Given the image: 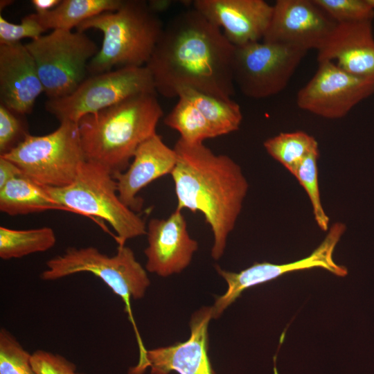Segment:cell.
<instances>
[{
	"instance_id": "6",
	"label": "cell",
	"mask_w": 374,
	"mask_h": 374,
	"mask_svg": "<svg viewBox=\"0 0 374 374\" xmlns=\"http://www.w3.org/2000/svg\"><path fill=\"white\" fill-rule=\"evenodd\" d=\"M147 270L137 261L134 251L118 245L114 256H108L93 247H69L60 255L46 262L40 277L49 281L78 273L87 272L101 279L123 300L125 312L137 336L139 350L145 349L132 316L131 300L143 298L150 284Z\"/></svg>"
},
{
	"instance_id": "27",
	"label": "cell",
	"mask_w": 374,
	"mask_h": 374,
	"mask_svg": "<svg viewBox=\"0 0 374 374\" xmlns=\"http://www.w3.org/2000/svg\"><path fill=\"white\" fill-rule=\"evenodd\" d=\"M30 354L6 328L0 330V374H37Z\"/></svg>"
},
{
	"instance_id": "17",
	"label": "cell",
	"mask_w": 374,
	"mask_h": 374,
	"mask_svg": "<svg viewBox=\"0 0 374 374\" xmlns=\"http://www.w3.org/2000/svg\"><path fill=\"white\" fill-rule=\"evenodd\" d=\"M42 93L44 89L36 64L26 45H0V104L26 115Z\"/></svg>"
},
{
	"instance_id": "18",
	"label": "cell",
	"mask_w": 374,
	"mask_h": 374,
	"mask_svg": "<svg viewBox=\"0 0 374 374\" xmlns=\"http://www.w3.org/2000/svg\"><path fill=\"white\" fill-rule=\"evenodd\" d=\"M372 22L337 23L317 51V61H332L353 75L374 81Z\"/></svg>"
},
{
	"instance_id": "2",
	"label": "cell",
	"mask_w": 374,
	"mask_h": 374,
	"mask_svg": "<svg viewBox=\"0 0 374 374\" xmlns=\"http://www.w3.org/2000/svg\"><path fill=\"white\" fill-rule=\"evenodd\" d=\"M174 149L177 161L171 176L176 209L204 215L213 235L211 256L218 260L241 213L248 181L233 159L214 153L204 143L190 145L179 139Z\"/></svg>"
},
{
	"instance_id": "13",
	"label": "cell",
	"mask_w": 374,
	"mask_h": 374,
	"mask_svg": "<svg viewBox=\"0 0 374 374\" xmlns=\"http://www.w3.org/2000/svg\"><path fill=\"white\" fill-rule=\"evenodd\" d=\"M336 24L312 0H277L262 41L318 51Z\"/></svg>"
},
{
	"instance_id": "12",
	"label": "cell",
	"mask_w": 374,
	"mask_h": 374,
	"mask_svg": "<svg viewBox=\"0 0 374 374\" xmlns=\"http://www.w3.org/2000/svg\"><path fill=\"white\" fill-rule=\"evenodd\" d=\"M345 231L346 225L342 222L333 224L324 240L310 256L294 262L280 265L257 262L240 272L229 271L216 266L217 271L226 280L228 288L211 306L213 319H217L246 289L276 278L285 273L320 267L338 276H346L348 274L346 267L337 265L333 259L335 249Z\"/></svg>"
},
{
	"instance_id": "19",
	"label": "cell",
	"mask_w": 374,
	"mask_h": 374,
	"mask_svg": "<svg viewBox=\"0 0 374 374\" xmlns=\"http://www.w3.org/2000/svg\"><path fill=\"white\" fill-rule=\"evenodd\" d=\"M177 161L174 148L168 146L160 135L148 138L139 146L128 168L113 176L121 200L134 211H141L143 200L138 193L158 178L171 175Z\"/></svg>"
},
{
	"instance_id": "30",
	"label": "cell",
	"mask_w": 374,
	"mask_h": 374,
	"mask_svg": "<svg viewBox=\"0 0 374 374\" xmlns=\"http://www.w3.org/2000/svg\"><path fill=\"white\" fill-rule=\"evenodd\" d=\"M46 30L39 22L36 13L24 17L19 24H14L0 15V45L19 43L24 38L37 39Z\"/></svg>"
},
{
	"instance_id": "34",
	"label": "cell",
	"mask_w": 374,
	"mask_h": 374,
	"mask_svg": "<svg viewBox=\"0 0 374 374\" xmlns=\"http://www.w3.org/2000/svg\"><path fill=\"white\" fill-rule=\"evenodd\" d=\"M150 8L154 12L162 11L166 9L170 2L168 1H150L148 2Z\"/></svg>"
},
{
	"instance_id": "35",
	"label": "cell",
	"mask_w": 374,
	"mask_h": 374,
	"mask_svg": "<svg viewBox=\"0 0 374 374\" xmlns=\"http://www.w3.org/2000/svg\"><path fill=\"white\" fill-rule=\"evenodd\" d=\"M10 2H12V1H9V0H3V1H0V8H1V10L2 9H3L6 6H9L10 3Z\"/></svg>"
},
{
	"instance_id": "15",
	"label": "cell",
	"mask_w": 374,
	"mask_h": 374,
	"mask_svg": "<svg viewBox=\"0 0 374 374\" xmlns=\"http://www.w3.org/2000/svg\"><path fill=\"white\" fill-rule=\"evenodd\" d=\"M145 269L166 277L182 271L190 263L198 242L192 238L181 211L165 219L152 218L146 230Z\"/></svg>"
},
{
	"instance_id": "10",
	"label": "cell",
	"mask_w": 374,
	"mask_h": 374,
	"mask_svg": "<svg viewBox=\"0 0 374 374\" xmlns=\"http://www.w3.org/2000/svg\"><path fill=\"white\" fill-rule=\"evenodd\" d=\"M306 53L262 40L235 46L233 60L235 85L244 96L253 99L278 94L285 89Z\"/></svg>"
},
{
	"instance_id": "14",
	"label": "cell",
	"mask_w": 374,
	"mask_h": 374,
	"mask_svg": "<svg viewBox=\"0 0 374 374\" xmlns=\"http://www.w3.org/2000/svg\"><path fill=\"white\" fill-rule=\"evenodd\" d=\"M212 307H203L196 311L190 322V336L184 342L146 350L139 357L136 366L130 368L129 374H143L147 368L151 374H215L208 355L210 320Z\"/></svg>"
},
{
	"instance_id": "20",
	"label": "cell",
	"mask_w": 374,
	"mask_h": 374,
	"mask_svg": "<svg viewBox=\"0 0 374 374\" xmlns=\"http://www.w3.org/2000/svg\"><path fill=\"white\" fill-rule=\"evenodd\" d=\"M47 210H68L56 204L46 187L21 174L0 188V211L15 216Z\"/></svg>"
},
{
	"instance_id": "24",
	"label": "cell",
	"mask_w": 374,
	"mask_h": 374,
	"mask_svg": "<svg viewBox=\"0 0 374 374\" xmlns=\"http://www.w3.org/2000/svg\"><path fill=\"white\" fill-rule=\"evenodd\" d=\"M163 123L177 131L179 139L187 144L203 143L206 139L217 137L200 112L183 97H178L177 103L164 118Z\"/></svg>"
},
{
	"instance_id": "1",
	"label": "cell",
	"mask_w": 374,
	"mask_h": 374,
	"mask_svg": "<svg viewBox=\"0 0 374 374\" xmlns=\"http://www.w3.org/2000/svg\"><path fill=\"white\" fill-rule=\"evenodd\" d=\"M235 48L220 28L193 7L163 26L145 66L156 92L166 98L190 87L229 100L235 93Z\"/></svg>"
},
{
	"instance_id": "5",
	"label": "cell",
	"mask_w": 374,
	"mask_h": 374,
	"mask_svg": "<svg viewBox=\"0 0 374 374\" xmlns=\"http://www.w3.org/2000/svg\"><path fill=\"white\" fill-rule=\"evenodd\" d=\"M45 187L53 200L68 211L108 222L116 233L118 245L146 235L144 220L123 203L116 179L98 163L86 161L74 181L67 186Z\"/></svg>"
},
{
	"instance_id": "21",
	"label": "cell",
	"mask_w": 374,
	"mask_h": 374,
	"mask_svg": "<svg viewBox=\"0 0 374 374\" xmlns=\"http://www.w3.org/2000/svg\"><path fill=\"white\" fill-rule=\"evenodd\" d=\"M123 0H62L53 10L36 13L45 30L77 28L82 22L105 12L114 11Z\"/></svg>"
},
{
	"instance_id": "29",
	"label": "cell",
	"mask_w": 374,
	"mask_h": 374,
	"mask_svg": "<svg viewBox=\"0 0 374 374\" xmlns=\"http://www.w3.org/2000/svg\"><path fill=\"white\" fill-rule=\"evenodd\" d=\"M29 134L25 115L0 104V156L11 151Z\"/></svg>"
},
{
	"instance_id": "11",
	"label": "cell",
	"mask_w": 374,
	"mask_h": 374,
	"mask_svg": "<svg viewBox=\"0 0 374 374\" xmlns=\"http://www.w3.org/2000/svg\"><path fill=\"white\" fill-rule=\"evenodd\" d=\"M317 71L297 93L296 105L317 116L338 119L374 93V81L353 75L334 62H318Z\"/></svg>"
},
{
	"instance_id": "16",
	"label": "cell",
	"mask_w": 374,
	"mask_h": 374,
	"mask_svg": "<svg viewBox=\"0 0 374 374\" xmlns=\"http://www.w3.org/2000/svg\"><path fill=\"white\" fill-rule=\"evenodd\" d=\"M193 6L235 46L262 40L273 13L263 0H195Z\"/></svg>"
},
{
	"instance_id": "7",
	"label": "cell",
	"mask_w": 374,
	"mask_h": 374,
	"mask_svg": "<svg viewBox=\"0 0 374 374\" xmlns=\"http://www.w3.org/2000/svg\"><path fill=\"white\" fill-rule=\"evenodd\" d=\"M21 172L46 187L71 184L87 161L78 123H60L53 132L41 136L29 134L8 153L1 155Z\"/></svg>"
},
{
	"instance_id": "31",
	"label": "cell",
	"mask_w": 374,
	"mask_h": 374,
	"mask_svg": "<svg viewBox=\"0 0 374 374\" xmlns=\"http://www.w3.org/2000/svg\"><path fill=\"white\" fill-rule=\"evenodd\" d=\"M31 364L37 374H84L60 354L37 350L31 354Z\"/></svg>"
},
{
	"instance_id": "9",
	"label": "cell",
	"mask_w": 374,
	"mask_h": 374,
	"mask_svg": "<svg viewBox=\"0 0 374 374\" xmlns=\"http://www.w3.org/2000/svg\"><path fill=\"white\" fill-rule=\"evenodd\" d=\"M146 93L157 94L148 69L126 66L87 76L70 94L48 99L45 109L60 123H78L86 115Z\"/></svg>"
},
{
	"instance_id": "28",
	"label": "cell",
	"mask_w": 374,
	"mask_h": 374,
	"mask_svg": "<svg viewBox=\"0 0 374 374\" xmlns=\"http://www.w3.org/2000/svg\"><path fill=\"white\" fill-rule=\"evenodd\" d=\"M337 24L373 21L374 8L367 0H312Z\"/></svg>"
},
{
	"instance_id": "22",
	"label": "cell",
	"mask_w": 374,
	"mask_h": 374,
	"mask_svg": "<svg viewBox=\"0 0 374 374\" xmlns=\"http://www.w3.org/2000/svg\"><path fill=\"white\" fill-rule=\"evenodd\" d=\"M177 97L189 100L204 116L217 136L239 130L242 121L240 105L233 100H226L190 87H181Z\"/></svg>"
},
{
	"instance_id": "25",
	"label": "cell",
	"mask_w": 374,
	"mask_h": 374,
	"mask_svg": "<svg viewBox=\"0 0 374 374\" xmlns=\"http://www.w3.org/2000/svg\"><path fill=\"white\" fill-rule=\"evenodd\" d=\"M263 145L267 152L292 175L305 157L319 148L316 139L303 131L280 133Z\"/></svg>"
},
{
	"instance_id": "26",
	"label": "cell",
	"mask_w": 374,
	"mask_h": 374,
	"mask_svg": "<svg viewBox=\"0 0 374 374\" xmlns=\"http://www.w3.org/2000/svg\"><path fill=\"white\" fill-rule=\"evenodd\" d=\"M319 156V148H317L301 162L293 175L306 191L317 224L322 231H328L330 219L322 206L319 188L317 166Z\"/></svg>"
},
{
	"instance_id": "8",
	"label": "cell",
	"mask_w": 374,
	"mask_h": 374,
	"mask_svg": "<svg viewBox=\"0 0 374 374\" xmlns=\"http://www.w3.org/2000/svg\"><path fill=\"white\" fill-rule=\"evenodd\" d=\"M32 55L48 99L72 93L87 77L99 48L84 32L54 30L25 44Z\"/></svg>"
},
{
	"instance_id": "36",
	"label": "cell",
	"mask_w": 374,
	"mask_h": 374,
	"mask_svg": "<svg viewBox=\"0 0 374 374\" xmlns=\"http://www.w3.org/2000/svg\"><path fill=\"white\" fill-rule=\"evenodd\" d=\"M367 2L373 8H374V0H367Z\"/></svg>"
},
{
	"instance_id": "32",
	"label": "cell",
	"mask_w": 374,
	"mask_h": 374,
	"mask_svg": "<svg viewBox=\"0 0 374 374\" xmlns=\"http://www.w3.org/2000/svg\"><path fill=\"white\" fill-rule=\"evenodd\" d=\"M21 174L20 169L13 162L0 156V188Z\"/></svg>"
},
{
	"instance_id": "33",
	"label": "cell",
	"mask_w": 374,
	"mask_h": 374,
	"mask_svg": "<svg viewBox=\"0 0 374 374\" xmlns=\"http://www.w3.org/2000/svg\"><path fill=\"white\" fill-rule=\"evenodd\" d=\"M60 1V0H32L31 3L36 13L42 14L53 10Z\"/></svg>"
},
{
	"instance_id": "3",
	"label": "cell",
	"mask_w": 374,
	"mask_h": 374,
	"mask_svg": "<svg viewBox=\"0 0 374 374\" xmlns=\"http://www.w3.org/2000/svg\"><path fill=\"white\" fill-rule=\"evenodd\" d=\"M163 116L157 94L152 93L84 116L78 126L86 160L104 166L113 176L125 171L139 146L157 133Z\"/></svg>"
},
{
	"instance_id": "4",
	"label": "cell",
	"mask_w": 374,
	"mask_h": 374,
	"mask_svg": "<svg viewBox=\"0 0 374 374\" xmlns=\"http://www.w3.org/2000/svg\"><path fill=\"white\" fill-rule=\"evenodd\" d=\"M163 26L147 1H123L114 11L105 12L82 22L76 30L96 29L103 39L88 64L95 75L126 66H145L162 33Z\"/></svg>"
},
{
	"instance_id": "23",
	"label": "cell",
	"mask_w": 374,
	"mask_h": 374,
	"mask_svg": "<svg viewBox=\"0 0 374 374\" xmlns=\"http://www.w3.org/2000/svg\"><path fill=\"white\" fill-rule=\"evenodd\" d=\"M55 242V232L48 226L26 230L0 227V258L5 260L46 251Z\"/></svg>"
}]
</instances>
